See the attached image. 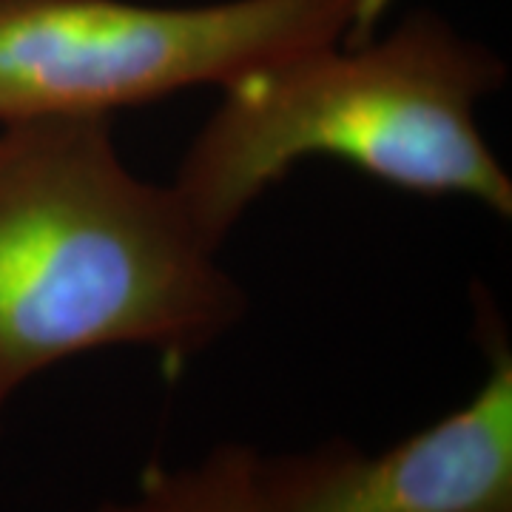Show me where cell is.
Returning a JSON list of instances; mask_svg holds the SVG:
<instances>
[{
    "label": "cell",
    "instance_id": "6da1fadb",
    "mask_svg": "<svg viewBox=\"0 0 512 512\" xmlns=\"http://www.w3.org/2000/svg\"><path fill=\"white\" fill-rule=\"evenodd\" d=\"M217 254L171 185L128 168L111 117L0 123V416L74 356L220 342L248 296Z\"/></svg>",
    "mask_w": 512,
    "mask_h": 512
},
{
    "label": "cell",
    "instance_id": "7a4b0ae2",
    "mask_svg": "<svg viewBox=\"0 0 512 512\" xmlns=\"http://www.w3.org/2000/svg\"><path fill=\"white\" fill-rule=\"evenodd\" d=\"M507 77L490 46L416 9L387 35L316 46L222 89L168 185L217 251L245 211L311 157L510 220V174L478 126V106Z\"/></svg>",
    "mask_w": 512,
    "mask_h": 512
},
{
    "label": "cell",
    "instance_id": "3957f363",
    "mask_svg": "<svg viewBox=\"0 0 512 512\" xmlns=\"http://www.w3.org/2000/svg\"><path fill=\"white\" fill-rule=\"evenodd\" d=\"M390 0H0V123L111 117L365 35Z\"/></svg>",
    "mask_w": 512,
    "mask_h": 512
},
{
    "label": "cell",
    "instance_id": "277c9868",
    "mask_svg": "<svg viewBox=\"0 0 512 512\" xmlns=\"http://www.w3.org/2000/svg\"><path fill=\"white\" fill-rule=\"evenodd\" d=\"M487 373L467 402L379 453L330 439L256 450L254 512H512V348L493 299H476Z\"/></svg>",
    "mask_w": 512,
    "mask_h": 512
},
{
    "label": "cell",
    "instance_id": "5b68a950",
    "mask_svg": "<svg viewBox=\"0 0 512 512\" xmlns=\"http://www.w3.org/2000/svg\"><path fill=\"white\" fill-rule=\"evenodd\" d=\"M254 458L248 444H217L188 467L151 464L140 493L94 512H254Z\"/></svg>",
    "mask_w": 512,
    "mask_h": 512
}]
</instances>
